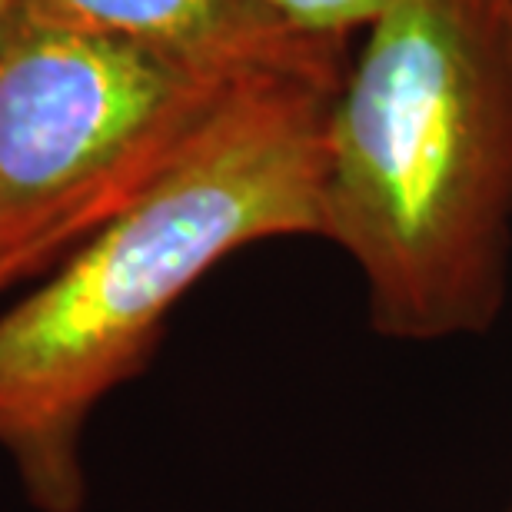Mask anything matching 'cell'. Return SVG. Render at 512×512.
<instances>
[{"label":"cell","mask_w":512,"mask_h":512,"mask_svg":"<svg viewBox=\"0 0 512 512\" xmlns=\"http://www.w3.org/2000/svg\"><path fill=\"white\" fill-rule=\"evenodd\" d=\"M346 64L243 80L124 210L0 316V449L34 509H84L90 413L143 370L170 310L213 266L263 240H323L326 120Z\"/></svg>","instance_id":"obj_1"},{"label":"cell","mask_w":512,"mask_h":512,"mask_svg":"<svg viewBox=\"0 0 512 512\" xmlns=\"http://www.w3.org/2000/svg\"><path fill=\"white\" fill-rule=\"evenodd\" d=\"M323 240L360 266L376 333H483L512 243V0H389L326 120Z\"/></svg>","instance_id":"obj_2"},{"label":"cell","mask_w":512,"mask_h":512,"mask_svg":"<svg viewBox=\"0 0 512 512\" xmlns=\"http://www.w3.org/2000/svg\"><path fill=\"white\" fill-rule=\"evenodd\" d=\"M256 74L17 0L0 30V273L80 247Z\"/></svg>","instance_id":"obj_3"},{"label":"cell","mask_w":512,"mask_h":512,"mask_svg":"<svg viewBox=\"0 0 512 512\" xmlns=\"http://www.w3.org/2000/svg\"><path fill=\"white\" fill-rule=\"evenodd\" d=\"M44 14L143 40L237 74L350 60L356 37H306L266 0H24Z\"/></svg>","instance_id":"obj_4"},{"label":"cell","mask_w":512,"mask_h":512,"mask_svg":"<svg viewBox=\"0 0 512 512\" xmlns=\"http://www.w3.org/2000/svg\"><path fill=\"white\" fill-rule=\"evenodd\" d=\"M286 27L306 37H360L389 0H266Z\"/></svg>","instance_id":"obj_5"},{"label":"cell","mask_w":512,"mask_h":512,"mask_svg":"<svg viewBox=\"0 0 512 512\" xmlns=\"http://www.w3.org/2000/svg\"><path fill=\"white\" fill-rule=\"evenodd\" d=\"M14 7H17V0H0V30H4L10 10H14Z\"/></svg>","instance_id":"obj_6"},{"label":"cell","mask_w":512,"mask_h":512,"mask_svg":"<svg viewBox=\"0 0 512 512\" xmlns=\"http://www.w3.org/2000/svg\"><path fill=\"white\" fill-rule=\"evenodd\" d=\"M7 283H10V280H7V276H4V273H0V290H4V286H7Z\"/></svg>","instance_id":"obj_7"},{"label":"cell","mask_w":512,"mask_h":512,"mask_svg":"<svg viewBox=\"0 0 512 512\" xmlns=\"http://www.w3.org/2000/svg\"><path fill=\"white\" fill-rule=\"evenodd\" d=\"M4 276H7V273H4ZM7 280H10V276H7ZM10 283H14V280H10Z\"/></svg>","instance_id":"obj_8"}]
</instances>
